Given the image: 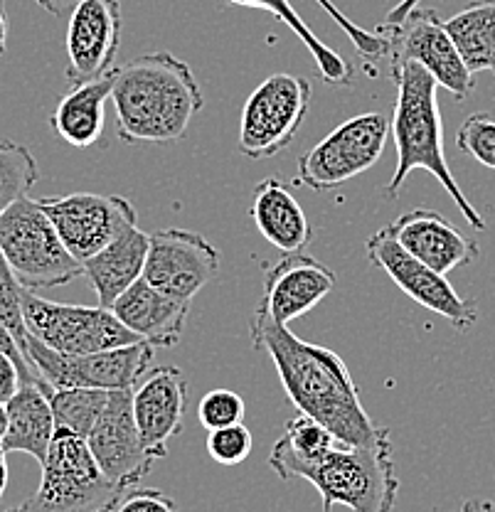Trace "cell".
Returning a JSON list of instances; mask_svg holds the SVG:
<instances>
[{"mask_svg": "<svg viewBox=\"0 0 495 512\" xmlns=\"http://www.w3.org/2000/svg\"><path fill=\"white\" fill-rule=\"evenodd\" d=\"M316 3L321 5L330 18L335 20V25L348 35V40L353 42V47L358 50L360 57H367V60H380V57H387V42L380 32H370L360 28V25L353 23L343 10L335 8L333 0H316Z\"/></svg>", "mask_w": 495, "mask_h": 512, "instance_id": "obj_35", "label": "cell"}, {"mask_svg": "<svg viewBox=\"0 0 495 512\" xmlns=\"http://www.w3.org/2000/svg\"><path fill=\"white\" fill-rule=\"evenodd\" d=\"M254 439L252 431L244 426V421L232 426H222V429H212L207 434V453L220 466H239L252 453Z\"/></svg>", "mask_w": 495, "mask_h": 512, "instance_id": "obj_33", "label": "cell"}, {"mask_svg": "<svg viewBox=\"0 0 495 512\" xmlns=\"http://www.w3.org/2000/svg\"><path fill=\"white\" fill-rule=\"evenodd\" d=\"M249 335L254 350L271 357L298 414L313 416L350 446L375 444L390 434L365 412L358 384L338 352L296 338L289 325L276 323L259 311H254Z\"/></svg>", "mask_w": 495, "mask_h": 512, "instance_id": "obj_1", "label": "cell"}, {"mask_svg": "<svg viewBox=\"0 0 495 512\" xmlns=\"http://www.w3.org/2000/svg\"><path fill=\"white\" fill-rule=\"evenodd\" d=\"M461 512H495V505L491 503V500L471 498L461 505Z\"/></svg>", "mask_w": 495, "mask_h": 512, "instance_id": "obj_39", "label": "cell"}, {"mask_svg": "<svg viewBox=\"0 0 495 512\" xmlns=\"http://www.w3.org/2000/svg\"><path fill=\"white\" fill-rule=\"evenodd\" d=\"M25 357L52 389L89 387V389H133L148 372L153 360V345L146 340L124 348L89 352V355H65L30 335Z\"/></svg>", "mask_w": 495, "mask_h": 512, "instance_id": "obj_11", "label": "cell"}, {"mask_svg": "<svg viewBox=\"0 0 495 512\" xmlns=\"http://www.w3.org/2000/svg\"><path fill=\"white\" fill-rule=\"evenodd\" d=\"M111 89H114V69L97 82L72 87V92L62 96L57 109L52 111L50 124L57 136L74 148L94 146L104 133V106L106 99H111Z\"/></svg>", "mask_w": 495, "mask_h": 512, "instance_id": "obj_24", "label": "cell"}, {"mask_svg": "<svg viewBox=\"0 0 495 512\" xmlns=\"http://www.w3.org/2000/svg\"><path fill=\"white\" fill-rule=\"evenodd\" d=\"M392 82L397 84L395 114H392V138L397 146V165L390 183L385 185L387 200H397L404 180L412 170H427L434 175L451 200L461 210V217L476 232L486 229L481 212L468 202L461 185L456 183L444 156V126H441L436 79L417 62H390Z\"/></svg>", "mask_w": 495, "mask_h": 512, "instance_id": "obj_3", "label": "cell"}, {"mask_svg": "<svg viewBox=\"0 0 495 512\" xmlns=\"http://www.w3.org/2000/svg\"><path fill=\"white\" fill-rule=\"evenodd\" d=\"M220 274V254L190 229H158L148 244L143 279L170 296L193 301Z\"/></svg>", "mask_w": 495, "mask_h": 512, "instance_id": "obj_14", "label": "cell"}, {"mask_svg": "<svg viewBox=\"0 0 495 512\" xmlns=\"http://www.w3.org/2000/svg\"><path fill=\"white\" fill-rule=\"evenodd\" d=\"M42 10H47L50 15H67L77 8L82 0H35Z\"/></svg>", "mask_w": 495, "mask_h": 512, "instance_id": "obj_37", "label": "cell"}, {"mask_svg": "<svg viewBox=\"0 0 495 512\" xmlns=\"http://www.w3.org/2000/svg\"><path fill=\"white\" fill-rule=\"evenodd\" d=\"M419 3H422V0H399L395 8H392L390 13H387L385 23H399V20H402L404 15L412 13L414 8H419Z\"/></svg>", "mask_w": 495, "mask_h": 512, "instance_id": "obj_38", "label": "cell"}, {"mask_svg": "<svg viewBox=\"0 0 495 512\" xmlns=\"http://www.w3.org/2000/svg\"><path fill=\"white\" fill-rule=\"evenodd\" d=\"M87 444L101 471L126 490L136 488L156 463V458L143 446L141 431L133 416L131 389H111L109 402L89 434Z\"/></svg>", "mask_w": 495, "mask_h": 512, "instance_id": "obj_16", "label": "cell"}, {"mask_svg": "<svg viewBox=\"0 0 495 512\" xmlns=\"http://www.w3.org/2000/svg\"><path fill=\"white\" fill-rule=\"evenodd\" d=\"M340 444L338 436L308 414H298L286 424L284 434L279 436L269 453L271 471L284 480H301L303 471L321 461L323 456Z\"/></svg>", "mask_w": 495, "mask_h": 512, "instance_id": "obj_25", "label": "cell"}, {"mask_svg": "<svg viewBox=\"0 0 495 512\" xmlns=\"http://www.w3.org/2000/svg\"><path fill=\"white\" fill-rule=\"evenodd\" d=\"M65 247L74 259L84 264L114 242L126 229L138 227L136 207L121 195H97V192H72V195L40 197Z\"/></svg>", "mask_w": 495, "mask_h": 512, "instance_id": "obj_13", "label": "cell"}, {"mask_svg": "<svg viewBox=\"0 0 495 512\" xmlns=\"http://www.w3.org/2000/svg\"><path fill=\"white\" fill-rule=\"evenodd\" d=\"M111 311L153 348H173L183 338L190 316V301L161 291L146 279H138L114 301Z\"/></svg>", "mask_w": 495, "mask_h": 512, "instance_id": "obj_20", "label": "cell"}, {"mask_svg": "<svg viewBox=\"0 0 495 512\" xmlns=\"http://www.w3.org/2000/svg\"><path fill=\"white\" fill-rule=\"evenodd\" d=\"M5 434H8V409H5V402H0V448H3Z\"/></svg>", "mask_w": 495, "mask_h": 512, "instance_id": "obj_42", "label": "cell"}, {"mask_svg": "<svg viewBox=\"0 0 495 512\" xmlns=\"http://www.w3.org/2000/svg\"><path fill=\"white\" fill-rule=\"evenodd\" d=\"M377 32L385 37L390 62L422 64L456 101L468 99L473 92V72L463 62L459 47L436 10L419 5L399 23H382Z\"/></svg>", "mask_w": 495, "mask_h": 512, "instance_id": "obj_10", "label": "cell"}, {"mask_svg": "<svg viewBox=\"0 0 495 512\" xmlns=\"http://www.w3.org/2000/svg\"><path fill=\"white\" fill-rule=\"evenodd\" d=\"M188 389L190 384L185 372L173 365L153 367L131 389L133 416H136L143 446L156 461L168 453L170 441L183 431Z\"/></svg>", "mask_w": 495, "mask_h": 512, "instance_id": "obj_17", "label": "cell"}, {"mask_svg": "<svg viewBox=\"0 0 495 512\" xmlns=\"http://www.w3.org/2000/svg\"><path fill=\"white\" fill-rule=\"evenodd\" d=\"M311 82L296 74H271L244 101L239 121V153L244 158H274L294 143L311 109Z\"/></svg>", "mask_w": 495, "mask_h": 512, "instance_id": "obj_8", "label": "cell"}, {"mask_svg": "<svg viewBox=\"0 0 495 512\" xmlns=\"http://www.w3.org/2000/svg\"><path fill=\"white\" fill-rule=\"evenodd\" d=\"M252 215L259 234L281 254H296L311 244L313 229L294 192L276 175L262 180L252 192Z\"/></svg>", "mask_w": 495, "mask_h": 512, "instance_id": "obj_21", "label": "cell"}, {"mask_svg": "<svg viewBox=\"0 0 495 512\" xmlns=\"http://www.w3.org/2000/svg\"><path fill=\"white\" fill-rule=\"evenodd\" d=\"M493 72H495V69H493Z\"/></svg>", "mask_w": 495, "mask_h": 512, "instance_id": "obj_44", "label": "cell"}, {"mask_svg": "<svg viewBox=\"0 0 495 512\" xmlns=\"http://www.w3.org/2000/svg\"><path fill=\"white\" fill-rule=\"evenodd\" d=\"M225 3L242 5V8H257V10H264V13L274 15V18L294 32L298 40L303 42V47L311 52L323 82L335 84V87H350V84H353V77H355L353 64L345 60L340 52H335L333 47H328L316 32L308 28L289 0H225Z\"/></svg>", "mask_w": 495, "mask_h": 512, "instance_id": "obj_26", "label": "cell"}, {"mask_svg": "<svg viewBox=\"0 0 495 512\" xmlns=\"http://www.w3.org/2000/svg\"><path fill=\"white\" fill-rule=\"evenodd\" d=\"M444 25L473 74L495 69V0H473Z\"/></svg>", "mask_w": 495, "mask_h": 512, "instance_id": "obj_27", "label": "cell"}, {"mask_svg": "<svg viewBox=\"0 0 495 512\" xmlns=\"http://www.w3.org/2000/svg\"><path fill=\"white\" fill-rule=\"evenodd\" d=\"M244 399L232 389H212L198 404V419L207 431L239 424L244 419Z\"/></svg>", "mask_w": 495, "mask_h": 512, "instance_id": "obj_34", "label": "cell"}, {"mask_svg": "<svg viewBox=\"0 0 495 512\" xmlns=\"http://www.w3.org/2000/svg\"><path fill=\"white\" fill-rule=\"evenodd\" d=\"M109 389H89V387H67L52 389L50 404L55 412L57 429H65L69 434H77L89 439L92 429L97 426L106 402H109Z\"/></svg>", "mask_w": 495, "mask_h": 512, "instance_id": "obj_28", "label": "cell"}, {"mask_svg": "<svg viewBox=\"0 0 495 512\" xmlns=\"http://www.w3.org/2000/svg\"><path fill=\"white\" fill-rule=\"evenodd\" d=\"M301 480H308L321 493L323 512L333 510V505L353 512H392L399 478L390 434L367 446L340 441L321 461L308 466Z\"/></svg>", "mask_w": 495, "mask_h": 512, "instance_id": "obj_4", "label": "cell"}, {"mask_svg": "<svg viewBox=\"0 0 495 512\" xmlns=\"http://www.w3.org/2000/svg\"><path fill=\"white\" fill-rule=\"evenodd\" d=\"M121 0H82L69 13L65 77L72 87L111 72L121 47Z\"/></svg>", "mask_w": 495, "mask_h": 512, "instance_id": "obj_15", "label": "cell"}, {"mask_svg": "<svg viewBox=\"0 0 495 512\" xmlns=\"http://www.w3.org/2000/svg\"><path fill=\"white\" fill-rule=\"evenodd\" d=\"M40 180V168L30 148L15 141H0V212L28 195Z\"/></svg>", "mask_w": 495, "mask_h": 512, "instance_id": "obj_29", "label": "cell"}, {"mask_svg": "<svg viewBox=\"0 0 495 512\" xmlns=\"http://www.w3.org/2000/svg\"><path fill=\"white\" fill-rule=\"evenodd\" d=\"M25 512H116L129 490L114 483L97 463L87 439L57 429Z\"/></svg>", "mask_w": 495, "mask_h": 512, "instance_id": "obj_5", "label": "cell"}, {"mask_svg": "<svg viewBox=\"0 0 495 512\" xmlns=\"http://www.w3.org/2000/svg\"><path fill=\"white\" fill-rule=\"evenodd\" d=\"M5 47H8V13H5V5L0 0V57L5 55Z\"/></svg>", "mask_w": 495, "mask_h": 512, "instance_id": "obj_40", "label": "cell"}, {"mask_svg": "<svg viewBox=\"0 0 495 512\" xmlns=\"http://www.w3.org/2000/svg\"><path fill=\"white\" fill-rule=\"evenodd\" d=\"M148 244H151V234L131 227L121 237H116L114 242L106 244L99 254L84 261L82 276H87L89 284H92L99 298V306L111 308L126 288L143 279Z\"/></svg>", "mask_w": 495, "mask_h": 512, "instance_id": "obj_23", "label": "cell"}, {"mask_svg": "<svg viewBox=\"0 0 495 512\" xmlns=\"http://www.w3.org/2000/svg\"><path fill=\"white\" fill-rule=\"evenodd\" d=\"M0 252L30 291L67 286L84 274L47 212L28 195L0 212Z\"/></svg>", "mask_w": 495, "mask_h": 512, "instance_id": "obj_6", "label": "cell"}, {"mask_svg": "<svg viewBox=\"0 0 495 512\" xmlns=\"http://www.w3.org/2000/svg\"><path fill=\"white\" fill-rule=\"evenodd\" d=\"M335 288V271L313 256L286 254L264 276V296L257 311L281 325L311 313Z\"/></svg>", "mask_w": 495, "mask_h": 512, "instance_id": "obj_18", "label": "cell"}, {"mask_svg": "<svg viewBox=\"0 0 495 512\" xmlns=\"http://www.w3.org/2000/svg\"><path fill=\"white\" fill-rule=\"evenodd\" d=\"M387 232L409 254L444 276H449L459 266L471 264L478 256V244L473 239H468L441 212L424 210V207L399 215L395 222L387 224Z\"/></svg>", "mask_w": 495, "mask_h": 512, "instance_id": "obj_19", "label": "cell"}, {"mask_svg": "<svg viewBox=\"0 0 495 512\" xmlns=\"http://www.w3.org/2000/svg\"><path fill=\"white\" fill-rule=\"evenodd\" d=\"M116 512H178V503L163 490L146 488L126 495Z\"/></svg>", "mask_w": 495, "mask_h": 512, "instance_id": "obj_36", "label": "cell"}, {"mask_svg": "<svg viewBox=\"0 0 495 512\" xmlns=\"http://www.w3.org/2000/svg\"><path fill=\"white\" fill-rule=\"evenodd\" d=\"M111 101L116 131L126 143H175L205 106L188 62L170 52H151L114 69Z\"/></svg>", "mask_w": 495, "mask_h": 512, "instance_id": "obj_2", "label": "cell"}, {"mask_svg": "<svg viewBox=\"0 0 495 512\" xmlns=\"http://www.w3.org/2000/svg\"><path fill=\"white\" fill-rule=\"evenodd\" d=\"M50 392L52 387L47 382H25L5 402V409H8V434L3 441L5 451L28 453L37 463L45 461L57 434Z\"/></svg>", "mask_w": 495, "mask_h": 512, "instance_id": "obj_22", "label": "cell"}, {"mask_svg": "<svg viewBox=\"0 0 495 512\" xmlns=\"http://www.w3.org/2000/svg\"><path fill=\"white\" fill-rule=\"evenodd\" d=\"M23 316L33 338L65 355H89L141 343L111 308L55 303L30 288L23 293Z\"/></svg>", "mask_w": 495, "mask_h": 512, "instance_id": "obj_9", "label": "cell"}, {"mask_svg": "<svg viewBox=\"0 0 495 512\" xmlns=\"http://www.w3.org/2000/svg\"><path fill=\"white\" fill-rule=\"evenodd\" d=\"M392 121L380 111H365L335 126L326 138L298 160L296 183L313 192L340 188L367 173L385 153Z\"/></svg>", "mask_w": 495, "mask_h": 512, "instance_id": "obj_7", "label": "cell"}, {"mask_svg": "<svg viewBox=\"0 0 495 512\" xmlns=\"http://www.w3.org/2000/svg\"><path fill=\"white\" fill-rule=\"evenodd\" d=\"M23 293L25 286L20 284V279L13 274V269H10V264L5 261L3 252H0V323L13 333L20 350L25 352V348H28L30 330L28 325H25L23 316Z\"/></svg>", "mask_w": 495, "mask_h": 512, "instance_id": "obj_31", "label": "cell"}, {"mask_svg": "<svg viewBox=\"0 0 495 512\" xmlns=\"http://www.w3.org/2000/svg\"><path fill=\"white\" fill-rule=\"evenodd\" d=\"M459 151L468 153L483 168L495 170V119L491 114H471L456 133Z\"/></svg>", "mask_w": 495, "mask_h": 512, "instance_id": "obj_32", "label": "cell"}, {"mask_svg": "<svg viewBox=\"0 0 495 512\" xmlns=\"http://www.w3.org/2000/svg\"><path fill=\"white\" fill-rule=\"evenodd\" d=\"M5 512H25V510H23V505H18V508H10V510H5Z\"/></svg>", "mask_w": 495, "mask_h": 512, "instance_id": "obj_43", "label": "cell"}, {"mask_svg": "<svg viewBox=\"0 0 495 512\" xmlns=\"http://www.w3.org/2000/svg\"><path fill=\"white\" fill-rule=\"evenodd\" d=\"M8 451L5 448H0V498L5 495V488H8Z\"/></svg>", "mask_w": 495, "mask_h": 512, "instance_id": "obj_41", "label": "cell"}, {"mask_svg": "<svg viewBox=\"0 0 495 512\" xmlns=\"http://www.w3.org/2000/svg\"><path fill=\"white\" fill-rule=\"evenodd\" d=\"M25 382H45L30 360L25 357V352L20 350L18 340L13 338L8 328L0 323V402H8L15 392L20 389V384Z\"/></svg>", "mask_w": 495, "mask_h": 512, "instance_id": "obj_30", "label": "cell"}, {"mask_svg": "<svg viewBox=\"0 0 495 512\" xmlns=\"http://www.w3.org/2000/svg\"><path fill=\"white\" fill-rule=\"evenodd\" d=\"M367 259L372 266L385 271L399 291L407 293L414 303L427 311L449 320L456 330H468L476 325L478 306L476 301L463 298L444 274L412 256L402 244L387 232V227L377 229L365 244Z\"/></svg>", "mask_w": 495, "mask_h": 512, "instance_id": "obj_12", "label": "cell"}]
</instances>
